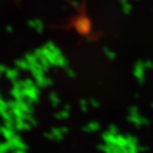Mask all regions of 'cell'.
Listing matches in <instances>:
<instances>
[]
</instances>
